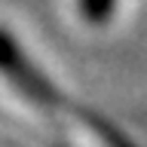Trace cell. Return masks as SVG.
Here are the masks:
<instances>
[{
  "label": "cell",
  "instance_id": "obj_1",
  "mask_svg": "<svg viewBox=\"0 0 147 147\" xmlns=\"http://www.w3.org/2000/svg\"><path fill=\"white\" fill-rule=\"evenodd\" d=\"M80 6L89 22H104L110 16V9H113V0H80Z\"/></svg>",
  "mask_w": 147,
  "mask_h": 147
}]
</instances>
